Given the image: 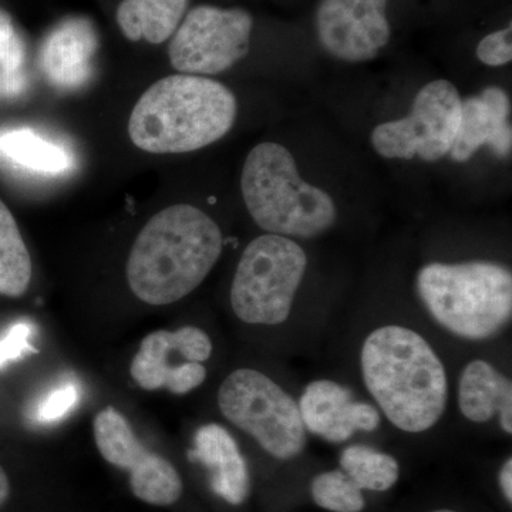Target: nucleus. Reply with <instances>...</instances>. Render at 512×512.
<instances>
[{"instance_id":"obj_1","label":"nucleus","mask_w":512,"mask_h":512,"mask_svg":"<svg viewBox=\"0 0 512 512\" xmlns=\"http://www.w3.org/2000/svg\"><path fill=\"white\" fill-rule=\"evenodd\" d=\"M221 254L217 222L192 205H171L138 234L127 259L128 286L147 305H171L205 281Z\"/></svg>"},{"instance_id":"obj_2","label":"nucleus","mask_w":512,"mask_h":512,"mask_svg":"<svg viewBox=\"0 0 512 512\" xmlns=\"http://www.w3.org/2000/svg\"><path fill=\"white\" fill-rule=\"evenodd\" d=\"M360 367L367 392L397 429L423 433L446 412V369L416 330L399 325L373 330L363 343Z\"/></svg>"},{"instance_id":"obj_3","label":"nucleus","mask_w":512,"mask_h":512,"mask_svg":"<svg viewBox=\"0 0 512 512\" xmlns=\"http://www.w3.org/2000/svg\"><path fill=\"white\" fill-rule=\"evenodd\" d=\"M235 119L237 99L227 86L180 73L158 80L140 97L128 136L147 153H191L221 140Z\"/></svg>"},{"instance_id":"obj_4","label":"nucleus","mask_w":512,"mask_h":512,"mask_svg":"<svg viewBox=\"0 0 512 512\" xmlns=\"http://www.w3.org/2000/svg\"><path fill=\"white\" fill-rule=\"evenodd\" d=\"M416 289L434 322L457 338L481 342L511 322L512 275L503 265L436 262L420 269Z\"/></svg>"},{"instance_id":"obj_5","label":"nucleus","mask_w":512,"mask_h":512,"mask_svg":"<svg viewBox=\"0 0 512 512\" xmlns=\"http://www.w3.org/2000/svg\"><path fill=\"white\" fill-rule=\"evenodd\" d=\"M241 190L252 220L268 234L315 238L338 218L332 197L302 180L291 151L281 144L252 148L242 168Z\"/></svg>"},{"instance_id":"obj_6","label":"nucleus","mask_w":512,"mask_h":512,"mask_svg":"<svg viewBox=\"0 0 512 512\" xmlns=\"http://www.w3.org/2000/svg\"><path fill=\"white\" fill-rule=\"evenodd\" d=\"M308 258L301 245L265 234L249 242L235 271L231 305L248 325H281L292 312Z\"/></svg>"},{"instance_id":"obj_7","label":"nucleus","mask_w":512,"mask_h":512,"mask_svg":"<svg viewBox=\"0 0 512 512\" xmlns=\"http://www.w3.org/2000/svg\"><path fill=\"white\" fill-rule=\"evenodd\" d=\"M218 406L225 419L278 460H291L305 448L306 429L298 403L258 370L232 372L218 390Z\"/></svg>"},{"instance_id":"obj_8","label":"nucleus","mask_w":512,"mask_h":512,"mask_svg":"<svg viewBox=\"0 0 512 512\" xmlns=\"http://www.w3.org/2000/svg\"><path fill=\"white\" fill-rule=\"evenodd\" d=\"M461 97L447 80H434L417 93L410 116L380 124L372 144L384 158L437 161L450 153L461 117Z\"/></svg>"},{"instance_id":"obj_9","label":"nucleus","mask_w":512,"mask_h":512,"mask_svg":"<svg viewBox=\"0 0 512 512\" xmlns=\"http://www.w3.org/2000/svg\"><path fill=\"white\" fill-rule=\"evenodd\" d=\"M254 19L247 10L197 6L175 30L168 56L177 72L214 76L248 55Z\"/></svg>"},{"instance_id":"obj_10","label":"nucleus","mask_w":512,"mask_h":512,"mask_svg":"<svg viewBox=\"0 0 512 512\" xmlns=\"http://www.w3.org/2000/svg\"><path fill=\"white\" fill-rule=\"evenodd\" d=\"M94 440L107 463L130 474V487L138 500L167 507L183 494V480L173 464L148 450L126 417L106 407L93 421Z\"/></svg>"},{"instance_id":"obj_11","label":"nucleus","mask_w":512,"mask_h":512,"mask_svg":"<svg viewBox=\"0 0 512 512\" xmlns=\"http://www.w3.org/2000/svg\"><path fill=\"white\" fill-rule=\"evenodd\" d=\"M211 355V338L200 328L157 330L141 342L131 362L130 375L141 389L187 394L207 379L202 363Z\"/></svg>"},{"instance_id":"obj_12","label":"nucleus","mask_w":512,"mask_h":512,"mask_svg":"<svg viewBox=\"0 0 512 512\" xmlns=\"http://www.w3.org/2000/svg\"><path fill=\"white\" fill-rule=\"evenodd\" d=\"M387 0H320L316 32L335 59L362 63L375 59L392 36Z\"/></svg>"},{"instance_id":"obj_13","label":"nucleus","mask_w":512,"mask_h":512,"mask_svg":"<svg viewBox=\"0 0 512 512\" xmlns=\"http://www.w3.org/2000/svg\"><path fill=\"white\" fill-rule=\"evenodd\" d=\"M298 406L306 431L329 443L348 441L357 431L372 433L382 421L375 406L355 402L346 387L328 379L309 383Z\"/></svg>"},{"instance_id":"obj_14","label":"nucleus","mask_w":512,"mask_h":512,"mask_svg":"<svg viewBox=\"0 0 512 512\" xmlns=\"http://www.w3.org/2000/svg\"><path fill=\"white\" fill-rule=\"evenodd\" d=\"M511 103L500 87H487L478 96L461 101V117L451 160L466 163L481 147L488 146L498 157L510 156Z\"/></svg>"},{"instance_id":"obj_15","label":"nucleus","mask_w":512,"mask_h":512,"mask_svg":"<svg viewBox=\"0 0 512 512\" xmlns=\"http://www.w3.org/2000/svg\"><path fill=\"white\" fill-rule=\"evenodd\" d=\"M96 50L97 36L89 20H64L46 37L40 66L53 86L79 89L92 76Z\"/></svg>"},{"instance_id":"obj_16","label":"nucleus","mask_w":512,"mask_h":512,"mask_svg":"<svg viewBox=\"0 0 512 512\" xmlns=\"http://www.w3.org/2000/svg\"><path fill=\"white\" fill-rule=\"evenodd\" d=\"M192 461L210 471L212 491L231 505H239L249 494L247 461L237 441L220 424L201 426L190 451Z\"/></svg>"},{"instance_id":"obj_17","label":"nucleus","mask_w":512,"mask_h":512,"mask_svg":"<svg viewBox=\"0 0 512 512\" xmlns=\"http://www.w3.org/2000/svg\"><path fill=\"white\" fill-rule=\"evenodd\" d=\"M458 407L467 420L488 423L495 414L505 434L512 433V384L485 360H473L458 380Z\"/></svg>"},{"instance_id":"obj_18","label":"nucleus","mask_w":512,"mask_h":512,"mask_svg":"<svg viewBox=\"0 0 512 512\" xmlns=\"http://www.w3.org/2000/svg\"><path fill=\"white\" fill-rule=\"evenodd\" d=\"M188 0H123L117 23L131 42L146 40L160 45L174 35L183 22Z\"/></svg>"},{"instance_id":"obj_19","label":"nucleus","mask_w":512,"mask_h":512,"mask_svg":"<svg viewBox=\"0 0 512 512\" xmlns=\"http://www.w3.org/2000/svg\"><path fill=\"white\" fill-rule=\"evenodd\" d=\"M0 156L23 170L40 175H60L73 165L72 157L63 147L29 128L0 134Z\"/></svg>"},{"instance_id":"obj_20","label":"nucleus","mask_w":512,"mask_h":512,"mask_svg":"<svg viewBox=\"0 0 512 512\" xmlns=\"http://www.w3.org/2000/svg\"><path fill=\"white\" fill-rule=\"evenodd\" d=\"M32 281V259L12 212L0 200V295L20 298Z\"/></svg>"},{"instance_id":"obj_21","label":"nucleus","mask_w":512,"mask_h":512,"mask_svg":"<svg viewBox=\"0 0 512 512\" xmlns=\"http://www.w3.org/2000/svg\"><path fill=\"white\" fill-rule=\"evenodd\" d=\"M340 467L360 490L382 493L399 480L400 467L396 458L363 444L346 447L340 456Z\"/></svg>"},{"instance_id":"obj_22","label":"nucleus","mask_w":512,"mask_h":512,"mask_svg":"<svg viewBox=\"0 0 512 512\" xmlns=\"http://www.w3.org/2000/svg\"><path fill=\"white\" fill-rule=\"evenodd\" d=\"M311 493L320 508L332 512H360L366 504L362 490L342 470L326 471L313 478Z\"/></svg>"},{"instance_id":"obj_23","label":"nucleus","mask_w":512,"mask_h":512,"mask_svg":"<svg viewBox=\"0 0 512 512\" xmlns=\"http://www.w3.org/2000/svg\"><path fill=\"white\" fill-rule=\"evenodd\" d=\"M25 46L13 26L12 18L0 23V79L3 92L15 96L23 89Z\"/></svg>"},{"instance_id":"obj_24","label":"nucleus","mask_w":512,"mask_h":512,"mask_svg":"<svg viewBox=\"0 0 512 512\" xmlns=\"http://www.w3.org/2000/svg\"><path fill=\"white\" fill-rule=\"evenodd\" d=\"M79 400V390L72 383L50 390L36 406V419L42 423L56 421L66 416Z\"/></svg>"},{"instance_id":"obj_25","label":"nucleus","mask_w":512,"mask_h":512,"mask_svg":"<svg viewBox=\"0 0 512 512\" xmlns=\"http://www.w3.org/2000/svg\"><path fill=\"white\" fill-rule=\"evenodd\" d=\"M477 57L485 66L500 67L512 60V26L490 33L478 43Z\"/></svg>"},{"instance_id":"obj_26","label":"nucleus","mask_w":512,"mask_h":512,"mask_svg":"<svg viewBox=\"0 0 512 512\" xmlns=\"http://www.w3.org/2000/svg\"><path fill=\"white\" fill-rule=\"evenodd\" d=\"M30 328L25 323H19L10 330L5 340L0 342V365L8 360L16 359L25 352L36 353L37 350L29 345Z\"/></svg>"},{"instance_id":"obj_27","label":"nucleus","mask_w":512,"mask_h":512,"mask_svg":"<svg viewBox=\"0 0 512 512\" xmlns=\"http://www.w3.org/2000/svg\"><path fill=\"white\" fill-rule=\"evenodd\" d=\"M500 485H501V490H503L505 500H507L508 503H511V501H512V460H511V458H508V460L505 461L503 468H501Z\"/></svg>"},{"instance_id":"obj_28","label":"nucleus","mask_w":512,"mask_h":512,"mask_svg":"<svg viewBox=\"0 0 512 512\" xmlns=\"http://www.w3.org/2000/svg\"><path fill=\"white\" fill-rule=\"evenodd\" d=\"M10 494L9 478L6 476L5 470L0 467V507L8 501Z\"/></svg>"},{"instance_id":"obj_29","label":"nucleus","mask_w":512,"mask_h":512,"mask_svg":"<svg viewBox=\"0 0 512 512\" xmlns=\"http://www.w3.org/2000/svg\"><path fill=\"white\" fill-rule=\"evenodd\" d=\"M9 18H10V16L8 15V13H6L5 10L0 9V23H2L3 20L9 19Z\"/></svg>"},{"instance_id":"obj_30","label":"nucleus","mask_w":512,"mask_h":512,"mask_svg":"<svg viewBox=\"0 0 512 512\" xmlns=\"http://www.w3.org/2000/svg\"><path fill=\"white\" fill-rule=\"evenodd\" d=\"M433 512H456V511H451V510H439V511H433Z\"/></svg>"}]
</instances>
